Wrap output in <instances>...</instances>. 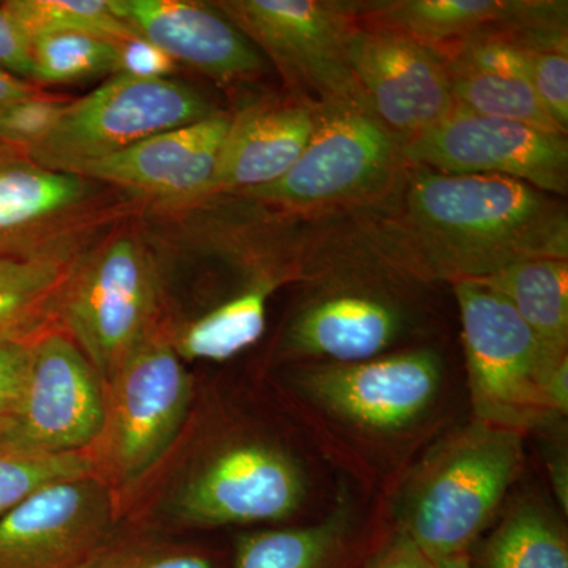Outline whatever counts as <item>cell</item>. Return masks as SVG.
<instances>
[{
  "mask_svg": "<svg viewBox=\"0 0 568 568\" xmlns=\"http://www.w3.org/2000/svg\"><path fill=\"white\" fill-rule=\"evenodd\" d=\"M399 230L422 264L454 283L568 254L566 207L551 194L503 175L414 166Z\"/></svg>",
  "mask_w": 568,
  "mask_h": 568,
  "instance_id": "cell-1",
  "label": "cell"
},
{
  "mask_svg": "<svg viewBox=\"0 0 568 568\" xmlns=\"http://www.w3.org/2000/svg\"><path fill=\"white\" fill-rule=\"evenodd\" d=\"M523 463V435L476 420L429 459L407 503L405 529L433 564L469 552Z\"/></svg>",
  "mask_w": 568,
  "mask_h": 568,
  "instance_id": "cell-2",
  "label": "cell"
},
{
  "mask_svg": "<svg viewBox=\"0 0 568 568\" xmlns=\"http://www.w3.org/2000/svg\"><path fill=\"white\" fill-rule=\"evenodd\" d=\"M476 420L521 433L559 417L548 402L552 362L503 295L476 280L454 283Z\"/></svg>",
  "mask_w": 568,
  "mask_h": 568,
  "instance_id": "cell-3",
  "label": "cell"
},
{
  "mask_svg": "<svg viewBox=\"0 0 568 568\" xmlns=\"http://www.w3.org/2000/svg\"><path fill=\"white\" fill-rule=\"evenodd\" d=\"M213 114L207 100L185 82L115 73L69 102L51 132L26 155L39 166L74 174L84 164Z\"/></svg>",
  "mask_w": 568,
  "mask_h": 568,
  "instance_id": "cell-4",
  "label": "cell"
},
{
  "mask_svg": "<svg viewBox=\"0 0 568 568\" xmlns=\"http://www.w3.org/2000/svg\"><path fill=\"white\" fill-rule=\"evenodd\" d=\"M365 2L227 0L216 3L316 106L366 110L347 59V41ZM368 111V110H366Z\"/></svg>",
  "mask_w": 568,
  "mask_h": 568,
  "instance_id": "cell-5",
  "label": "cell"
},
{
  "mask_svg": "<svg viewBox=\"0 0 568 568\" xmlns=\"http://www.w3.org/2000/svg\"><path fill=\"white\" fill-rule=\"evenodd\" d=\"M403 160L402 142L372 112L316 106L315 132L294 166L244 194L291 209L353 203L384 192Z\"/></svg>",
  "mask_w": 568,
  "mask_h": 568,
  "instance_id": "cell-6",
  "label": "cell"
},
{
  "mask_svg": "<svg viewBox=\"0 0 568 568\" xmlns=\"http://www.w3.org/2000/svg\"><path fill=\"white\" fill-rule=\"evenodd\" d=\"M106 390L73 339L48 335L33 343L17 405L0 422V450L26 455L84 454L102 437Z\"/></svg>",
  "mask_w": 568,
  "mask_h": 568,
  "instance_id": "cell-7",
  "label": "cell"
},
{
  "mask_svg": "<svg viewBox=\"0 0 568 568\" xmlns=\"http://www.w3.org/2000/svg\"><path fill=\"white\" fill-rule=\"evenodd\" d=\"M155 305L151 260L130 237L112 241L71 284L63 304L67 328L103 383L151 336Z\"/></svg>",
  "mask_w": 568,
  "mask_h": 568,
  "instance_id": "cell-8",
  "label": "cell"
},
{
  "mask_svg": "<svg viewBox=\"0 0 568 568\" xmlns=\"http://www.w3.org/2000/svg\"><path fill=\"white\" fill-rule=\"evenodd\" d=\"M102 437L112 476L133 484L166 454L181 432L192 381L173 345L151 335L108 384Z\"/></svg>",
  "mask_w": 568,
  "mask_h": 568,
  "instance_id": "cell-9",
  "label": "cell"
},
{
  "mask_svg": "<svg viewBox=\"0 0 568 568\" xmlns=\"http://www.w3.org/2000/svg\"><path fill=\"white\" fill-rule=\"evenodd\" d=\"M406 162L443 174L503 175L549 194L568 190L566 134L455 106L403 145Z\"/></svg>",
  "mask_w": 568,
  "mask_h": 568,
  "instance_id": "cell-10",
  "label": "cell"
},
{
  "mask_svg": "<svg viewBox=\"0 0 568 568\" xmlns=\"http://www.w3.org/2000/svg\"><path fill=\"white\" fill-rule=\"evenodd\" d=\"M347 59L366 110L403 145L457 106L443 55L396 29L357 22Z\"/></svg>",
  "mask_w": 568,
  "mask_h": 568,
  "instance_id": "cell-11",
  "label": "cell"
},
{
  "mask_svg": "<svg viewBox=\"0 0 568 568\" xmlns=\"http://www.w3.org/2000/svg\"><path fill=\"white\" fill-rule=\"evenodd\" d=\"M304 495V476L293 458L267 444H241L201 466L175 493L171 510L194 526L278 521Z\"/></svg>",
  "mask_w": 568,
  "mask_h": 568,
  "instance_id": "cell-12",
  "label": "cell"
},
{
  "mask_svg": "<svg viewBox=\"0 0 568 568\" xmlns=\"http://www.w3.org/2000/svg\"><path fill=\"white\" fill-rule=\"evenodd\" d=\"M111 529L112 497L102 480L55 481L0 518V568H80Z\"/></svg>",
  "mask_w": 568,
  "mask_h": 568,
  "instance_id": "cell-13",
  "label": "cell"
},
{
  "mask_svg": "<svg viewBox=\"0 0 568 568\" xmlns=\"http://www.w3.org/2000/svg\"><path fill=\"white\" fill-rule=\"evenodd\" d=\"M302 388L335 416L369 429H398L435 402L440 386L439 358L413 351L355 364L315 366L302 373Z\"/></svg>",
  "mask_w": 568,
  "mask_h": 568,
  "instance_id": "cell-14",
  "label": "cell"
},
{
  "mask_svg": "<svg viewBox=\"0 0 568 568\" xmlns=\"http://www.w3.org/2000/svg\"><path fill=\"white\" fill-rule=\"evenodd\" d=\"M111 10L142 39L205 77L245 80L263 70V59L222 10L189 0H110Z\"/></svg>",
  "mask_w": 568,
  "mask_h": 568,
  "instance_id": "cell-15",
  "label": "cell"
},
{
  "mask_svg": "<svg viewBox=\"0 0 568 568\" xmlns=\"http://www.w3.org/2000/svg\"><path fill=\"white\" fill-rule=\"evenodd\" d=\"M231 118L215 114L138 142L77 171L100 181L162 197L211 192Z\"/></svg>",
  "mask_w": 568,
  "mask_h": 568,
  "instance_id": "cell-16",
  "label": "cell"
},
{
  "mask_svg": "<svg viewBox=\"0 0 568 568\" xmlns=\"http://www.w3.org/2000/svg\"><path fill=\"white\" fill-rule=\"evenodd\" d=\"M362 18L413 37L437 52L476 37L525 41L566 21V2L541 0H395L368 2Z\"/></svg>",
  "mask_w": 568,
  "mask_h": 568,
  "instance_id": "cell-17",
  "label": "cell"
},
{
  "mask_svg": "<svg viewBox=\"0 0 568 568\" xmlns=\"http://www.w3.org/2000/svg\"><path fill=\"white\" fill-rule=\"evenodd\" d=\"M455 103L463 110L566 134L541 106L525 48L495 36L476 37L439 52Z\"/></svg>",
  "mask_w": 568,
  "mask_h": 568,
  "instance_id": "cell-18",
  "label": "cell"
},
{
  "mask_svg": "<svg viewBox=\"0 0 568 568\" xmlns=\"http://www.w3.org/2000/svg\"><path fill=\"white\" fill-rule=\"evenodd\" d=\"M315 126L316 108L310 103L242 111L231 119L211 192L246 193L278 181L305 151Z\"/></svg>",
  "mask_w": 568,
  "mask_h": 568,
  "instance_id": "cell-19",
  "label": "cell"
},
{
  "mask_svg": "<svg viewBox=\"0 0 568 568\" xmlns=\"http://www.w3.org/2000/svg\"><path fill=\"white\" fill-rule=\"evenodd\" d=\"M402 331V313L386 298L365 291H336L297 313L284 347L295 355L355 364L377 357Z\"/></svg>",
  "mask_w": 568,
  "mask_h": 568,
  "instance_id": "cell-20",
  "label": "cell"
},
{
  "mask_svg": "<svg viewBox=\"0 0 568 568\" xmlns=\"http://www.w3.org/2000/svg\"><path fill=\"white\" fill-rule=\"evenodd\" d=\"M88 179L52 171L0 148V256H22L20 245L44 223L77 207Z\"/></svg>",
  "mask_w": 568,
  "mask_h": 568,
  "instance_id": "cell-21",
  "label": "cell"
},
{
  "mask_svg": "<svg viewBox=\"0 0 568 568\" xmlns=\"http://www.w3.org/2000/svg\"><path fill=\"white\" fill-rule=\"evenodd\" d=\"M476 282L496 291L514 306L552 362L567 358V260L537 257L521 261Z\"/></svg>",
  "mask_w": 568,
  "mask_h": 568,
  "instance_id": "cell-22",
  "label": "cell"
},
{
  "mask_svg": "<svg viewBox=\"0 0 568 568\" xmlns=\"http://www.w3.org/2000/svg\"><path fill=\"white\" fill-rule=\"evenodd\" d=\"M349 548L347 517H334L306 528L261 530L235 544L233 568H361Z\"/></svg>",
  "mask_w": 568,
  "mask_h": 568,
  "instance_id": "cell-23",
  "label": "cell"
},
{
  "mask_svg": "<svg viewBox=\"0 0 568 568\" xmlns=\"http://www.w3.org/2000/svg\"><path fill=\"white\" fill-rule=\"evenodd\" d=\"M469 560L470 568H568L567 536L544 507L519 500Z\"/></svg>",
  "mask_w": 568,
  "mask_h": 568,
  "instance_id": "cell-24",
  "label": "cell"
},
{
  "mask_svg": "<svg viewBox=\"0 0 568 568\" xmlns=\"http://www.w3.org/2000/svg\"><path fill=\"white\" fill-rule=\"evenodd\" d=\"M274 287V282L257 283L193 321L175 338V353L189 361L223 362L254 345L264 334Z\"/></svg>",
  "mask_w": 568,
  "mask_h": 568,
  "instance_id": "cell-25",
  "label": "cell"
},
{
  "mask_svg": "<svg viewBox=\"0 0 568 568\" xmlns=\"http://www.w3.org/2000/svg\"><path fill=\"white\" fill-rule=\"evenodd\" d=\"M63 280L61 261L50 254L0 256V343L26 339Z\"/></svg>",
  "mask_w": 568,
  "mask_h": 568,
  "instance_id": "cell-26",
  "label": "cell"
},
{
  "mask_svg": "<svg viewBox=\"0 0 568 568\" xmlns=\"http://www.w3.org/2000/svg\"><path fill=\"white\" fill-rule=\"evenodd\" d=\"M32 80L70 84L118 73V43L91 33H48L29 41Z\"/></svg>",
  "mask_w": 568,
  "mask_h": 568,
  "instance_id": "cell-27",
  "label": "cell"
},
{
  "mask_svg": "<svg viewBox=\"0 0 568 568\" xmlns=\"http://www.w3.org/2000/svg\"><path fill=\"white\" fill-rule=\"evenodd\" d=\"M7 9L31 41L48 33H91L119 41L138 36L111 10L110 0H9Z\"/></svg>",
  "mask_w": 568,
  "mask_h": 568,
  "instance_id": "cell-28",
  "label": "cell"
},
{
  "mask_svg": "<svg viewBox=\"0 0 568 568\" xmlns=\"http://www.w3.org/2000/svg\"><path fill=\"white\" fill-rule=\"evenodd\" d=\"M91 455H26L0 450V518L55 481L95 476Z\"/></svg>",
  "mask_w": 568,
  "mask_h": 568,
  "instance_id": "cell-29",
  "label": "cell"
},
{
  "mask_svg": "<svg viewBox=\"0 0 568 568\" xmlns=\"http://www.w3.org/2000/svg\"><path fill=\"white\" fill-rule=\"evenodd\" d=\"M80 568H219L193 547L155 538H108Z\"/></svg>",
  "mask_w": 568,
  "mask_h": 568,
  "instance_id": "cell-30",
  "label": "cell"
},
{
  "mask_svg": "<svg viewBox=\"0 0 568 568\" xmlns=\"http://www.w3.org/2000/svg\"><path fill=\"white\" fill-rule=\"evenodd\" d=\"M67 104L65 100L43 97L39 92L3 104L0 106V148L31 151L51 132Z\"/></svg>",
  "mask_w": 568,
  "mask_h": 568,
  "instance_id": "cell-31",
  "label": "cell"
},
{
  "mask_svg": "<svg viewBox=\"0 0 568 568\" xmlns=\"http://www.w3.org/2000/svg\"><path fill=\"white\" fill-rule=\"evenodd\" d=\"M528 58L530 81L541 106L560 132L568 130V50H530Z\"/></svg>",
  "mask_w": 568,
  "mask_h": 568,
  "instance_id": "cell-32",
  "label": "cell"
},
{
  "mask_svg": "<svg viewBox=\"0 0 568 568\" xmlns=\"http://www.w3.org/2000/svg\"><path fill=\"white\" fill-rule=\"evenodd\" d=\"M118 73L142 80L170 78L175 62L151 41L133 36L118 43Z\"/></svg>",
  "mask_w": 568,
  "mask_h": 568,
  "instance_id": "cell-33",
  "label": "cell"
},
{
  "mask_svg": "<svg viewBox=\"0 0 568 568\" xmlns=\"http://www.w3.org/2000/svg\"><path fill=\"white\" fill-rule=\"evenodd\" d=\"M33 343L28 339H9L0 343V422L3 420L20 398L29 366Z\"/></svg>",
  "mask_w": 568,
  "mask_h": 568,
  "instance_id": "cell-34",
  "label": "cell"
},
{
  "mask_svg": "<svg viewBox=\"0 0 568 568\" xmlns=\"http://www.w3.org/2000/svg\"><path fill=\"white\" fill-rule=\"evenodd\" d=\"M0 67L22 81L32 80L31 47L20 24L0 3Z\"/></svg>",
  "mask_w": 568,
  "mask_h": 568,
  "instance_id": "cell-35",
  "label": "cell"
},
{
  "mask_svg": "<svg viewBox=\"0 0 568 568\" xmlns=\"http://www.w3.org/2000/svg\"><path fill=\"white\" fill-rule=\"evenodd\" d=\"M361 568H436V566L409 537L402 532L387 545L377 548Z\"/></svg>",
  "mask_w": 568,
  "mask_h": 568,
  "instance_id": "cell-36",
  "label": "cell"
},
{
  "mask_svg": "<svg viewBox=\"0 0 568 568\" xmlns=\"http://www.w3.org/2000/svg\"><path fill=\"white\" fill-rule=\"evenodd\" d=\"M37 93L36 89L28 81L13 77L0 67V106L14 102V100L26 99Z\"/></svg>",
  "mask_w": 568,
  "mask_h": 568,
  "instance_id": "cell-37",
  "label": "cell"
},
{
  "mask_svg": "<svg viewBox=\"0 0 568 568\" xmlns=\"http://www.w3.org/2000/svg\"><path fill=\"white\" fill-rule=\"evenodd\" d=\"M436 568H470L469 552L439 560Z\"/></svg>",
  "mask_w": 568,
  "mask_h": 568,
  "instance_id": "cell-38",
  "label": "cell"
}]
</instances>
